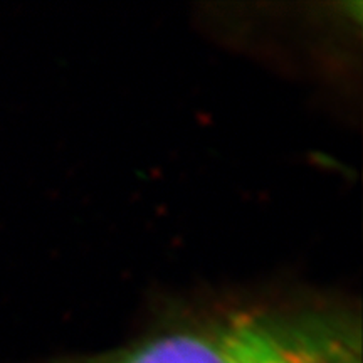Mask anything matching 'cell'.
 <instances>
[{
    "label": "cell",
    "instance_id": "obj_1",
    "mask_svg": "<svg viewBox=\"0 0 363 363\" xmlns=\"http://www.w3.org/2000/svg\"><path fill=\"white\" fill-rule=\"evenodd\" d=\"M56 363H363L362 323L337 305L225 308Z\"/></svg>",
    "mask_w": 363,
    "mask_h": 363
}]
</instances>
